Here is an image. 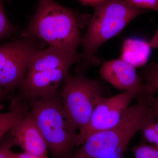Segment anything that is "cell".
Listing matches in <instances>:
<instances>
[{
  "mask_svg": "<svg viewBox=\"0 0 158 158\" xmlns=\"http://www.w3.org/2000/svg\"><path fill=\"white\" fill-rule=\"evenodd\" d=\"M154 94L144 91L136 97L135 105L128 108L121 120L109 129L88 137L69 158H118L132 138L154 117L150 102Z\"/></svg>",
  "mask_w": 158,
  "mask_h": 158,
  "instance_id": "cell-1",
  "label": "cell"
},
{
  "mask_svg": "<svg viewBox=\"0 0 158 158\" xmlns=\"http://www.w3.org/2000/svg\"><path fill=\"white\" fill-rule=\"evenodd\" d=\"M94 8L87 32L82 39L83 51L79 69L98 63L96 53L99 48L119 34L134 19L147 11L133 7L125 0H105Z\"/></svg>",
  "mask_w": 158,
  "mask_h": 158,
  "instance_id": "cell-2",
  "label": "cell"
},
{
  "mask_svg": "<svg viewBox=\"0 0 158 158\" xmlns=\"http://www.w3.org/2000/svg\"><path fill=\"white\" fill-rule=\"evenodd\" d=\"M23 36L39 38L49 46L70 52H76L82 41L76 13L54 0H40Z\"/></svg>",
  "mask_w": 158,
  "mask_h": 158,
  "instance_id": "cell-3",
  "label": "cell"
},
{
  "mask_svg": "<svg viewBox=\"0 0 158 158\" xmlns=\"http://www.w3.org/2000/svg\"><path fill=\"white\" fill-rule=\"evenodd\" d=\"M30 112L55 158H69L73 148L82 144L80 134L66 120L60 94L45 99L27 102Z\"/></svg>",
  "mask_w": 158,
  "mask_h": 158,
  "instance_id": "cell-4",
  "label": "cell"
},
{
  "mask_svg": "<svg viewBox=\"0 0 158 158\" xmlns=\"http://www.w3.org/2000/svg\"><path fill=\"white\" fill-rule=\"evenodd\" d=\"M60 93L63 113L69 124L79 132L88 123L99 101L104 97L102 85L83 74L67 75Z\"/></svg>",
  "mask_w": 158,
  "mask_h": 158,
  "instance_id": "cell-5",
  "label": "cell"
},
{
  "mask_svg": "<svg viewBox=\"0 0 158 158\" xmlns=\"http://www.w3.org/2000/svg\"><path fill=\"white\" fill-rule=\"evenodd\" d=\"M38 50L28 37L0 45V86L6 95L19 87Z\"/></svg>",
  "mask_w": 158,
  "mask_h": 158,
  "instance_id": "cell-6",
  "label": "cell"
},
{
  "mask_svg": "<svg viewBox=\"0 0 158 158\" xmlns=\"http://www.w3.org/2000/svg\"><path fill=\"white\" fill-rule=\"evenodd\" d=\"M139 94L132 91L102 97L94 108L88 123L80 131L82 144L89 136L115 126L121 120L130 103Z\"/></svg>",
  "mask_w": 158,
  "mask_h": 158,
  "instance_id": "cell-7",
  "label": "cell"
},
{
  "mask_svg": "<svg viewBox=\"0 0 158 158\" xmlns=\"http://www.w3.org/2000/svg\"><path fill=\"white\" fill-rule=\"evenodd\" d=\"M70 67L27 72L21 83L19 96L27 102L50 98L59 93V85L69 74Z\"/></svg>",
  "mask_w": 158,
  "mask_h": 158,
  "instance_id": "cell-8",
  "label": "cell"
},
{
  "mask_svg": "<svg viewBox=\"0 0 158 158\" xmlns=\"http://www.w3.org/2000/svg\"><path fill=\"white\" fill-rule=\"evenodd\" d=\"M9 133L14 146H19L24 152L48 158L47 145L30 110Z\"/></svg>",
  "mask_w": 158,
  "mask_h": 158,
  "instance_id": "cell-9",
  "label": "cell"
},
{
  "mask_svg": "<svg viewBox=\"0 0 158 158\" xmlns=\"http://www.w3.org/2000/svg\"><path fill=\"white\" fill-rule=\"evenodd\" d=\"M102 78L119 90L140 94L144 88L135 68L121 58L104 62L100 69Z\"/></svg>",
  "mask_w": 158,
  "mask_h": 158,
  "instance_id": "cell-10",
  "label": "cell"
},
{
  "mask_svg": "<svg viewBox=\"0 0 158 158\" xmlns=\"http://www.w3.org/2000/svg\"><path fill=\"white\" fill-rule=\"evenodd\" d=\"M120 58L134 67L144 66L150 56L149 42L140 38L126 39L122 47Z\"/></svg>",
  "mask_w": 158,
  "mask_h": 158,
  "instance_id": "cell-11",
  "label": "cell"
},
{
  "mask_svg": "<svg viewBox=\"0 0 158 158\" xmlns=\"http://www.w3.org/2000/svg\"><path fill=\"white\" fill-rule=\"evenodd\" d=\"M27 102L18 95L11 100L10 110L0 113V139L7 134L28 113Z\"/></svg>",
  "mask_w": 158,
  "mask_h": 158,
  "instance_id": "cell-12",
  "label": "cell"
},
{
  "mask_svg": "<svg viewBox=\"0 0 158 158\" xmlns=\"http://www.w3.org/2000/svg\"><path fill=\"white\" fill-rule=\"evenodd\" d=\"M144 85L153 93L158 92V62L146 65L141 72Z\"/></svg>",
  "mask_w": 158,
  "mask_h": 158,
  "instance_id": "cell-13",
  "label": "cell"
},
{
  "mask_svg": "<svg viewBox=\"0 0 158 158\" xmlns=\"http://www.w3.org/2000/svg\"><path fill=\"white\" fill-rule=\"evenodd\" d=\"M140 131L144 141L158 148V121L155 118L147 122Z\"/></svg>",
  "mask_w": 158,
  "mask_h": 158,
  "instance_id": "cell-14",
  "label": "cell"
},
{
  "mask_svg": "<svg viewBox=\"0 0 158 158\" xmlns=\"http://www.w3.org/2000/svg\"><path fill=\"white\" fill-rule=\"evenodd\" d=\"M16 31V28L9 21L3 6V0H0V40L10 37Z\"/></svg>",
  "mask_w": 158,
  "mask_h": 158,
  "instance_id": "cell-15",
  "label": "cell"
},
{
  "mask_svg": "<svg viewBox=\"0 0 158 158\" xmlns=\"http://www.w3.org/2000/svg\"><path fill=\"white\" fill-rule=\"evenodd\" d=\"M135 158H156L158 157V148L151 144L141 143L132 148Z\"/></svg>",
  "mask_w": 158,
  "mask_h": 158,
  "instance_id": "cell-16",
  "label": "cell"
},
{
  "mask_svg": "<svg viewBox=\"0 0 158 158\" xmlns=\"http://www.w3.org/2000/svg\"><path fill=\"white\" fill-rule=\"evenodd\" d=\"M133 7L138 9L158 11V0H125Z\"/></svg>",
  "mask_w": 158,
  "mask_h": 158,
  "instance_id": "cell-17",
  "label": "cell"
},
{
  "mask_svg": "<svg viewBox=\"0 0 158 158\" xmlns=\"http://www.w3.org/2000/svg\"><path fill=\"white\" fill-rule=\"evenodd\" d=\"M10 148H8L6 150V154L8 158H46L33 155L26 152L16 153L12 152Z\"/></svg>",
  "mask_w": 158,
  "mask_h": 158,
  "instance_id": "cell-18",
  "label": "cell"
},
{
  "mask_svg": "<svg viewBox=\"0 0 158 158\" xmlns=\"http://www.w3.org/2000/svg\"><path fill=\"white\" fill-rule=\"evenodd\" d=\"M14 146L12 141L9 137L2 141L0 146V158H8L6 154V150L8 148Z\"/></svg>",
  "mask_w": 158,
  "mask_h": 158,
  "instance_id": "cell-19",
  "label": "cell"
},
{
  "mask_svg": "<svg viewBox=\"0 0 158 158\" xmlns=\"http://www.w3.org/2000/svg\"><path fill=\"white\" fill-rule=\"evenodd\" d=\"M150 106L154 117L158 121V96L152 98L150 102Z\"/></svg>",
  "mask_w": 158,
  "mask_h": 158,
  "instance_id": "cell-20",
  "label": "cell"
},
{
  "mask_svg": "<svg viewBox=\"0 0 158 158\" xmlns=\"http://www.w3.org/2000/svg\"><path fill=\"white\" fill-rule=\"evenodd\" d=\"M149 44L151 48H158V29L152 39L149 42Z\"/></svg>",
  "mask_w": 158,
  "mask_h": 158,
  "instance_id": "cell-21",
  "label": "cell"
},
{
  "mask_svg": "<svg viewBox=\"0 0 158 158\" xmlns=\"http://www.w3.org/2000/svg\"><path fill=\"white\" fill-rule=\"evenodd\" d=\"M85 5L93 6L94 7L98 5L105 0H80Z\"/></svg>",
  "mask_w": 158,
  "mask_h": 158,
  "instance_id": "cell-22",
  "label": "cell"
},
{
  "mask_svg": "<svg viewBox=\"0 0 158 158\" xmlns=\"http://www.w3.org/2000/svg\"><path fill=\"white\" fill-rule=\"evenodd\" d=\"M4 90L3 88L0 86V110L2 108V103L4 100V98L6 96Z\"/></svg>",
  "mask_w": 158,
  "mask_h": 158,
  "instance_id": "cell-23",
  "label": "cell"
},
{
  "mask_svg": "<svg viewBox=\"0 0 158 158\" xmlns=\"http://www.w3.org/2000/svg\"><path fill=\"white\" fill-rule=\"evenodd\" d=\"M118 158H124L122 157H119Z\"/></svg>",
  "mask_w": 158,
  "mask_h": 158,
  "instance_id": "cell-24",
  "label": "cell"
},
{
  "mask_svg": "<svg viewBox=\"0 0 158 158\" xmlns=\"http://www.w3.org/2000/svg\"><path fill=\"white\" fill-rule=\"evenodd\" d=\"M158 158V157H157V158Z\"/></svg>",
  "mask_w": 158,
  "mask_h": 158,
  "instance_id": "cell-25",
  "label": "cell"
}]
</instances>
